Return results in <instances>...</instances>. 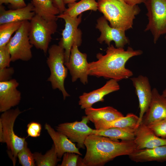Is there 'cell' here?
Instances as JSON below:
<instances>
[{"mask_svg": "<svg viewBox=\"0 0 166 166\" xmlns=\"http://www.w3.org/2000/svg\"><path fill=\"white\" fill-rule=\"evenodd\" d=\"M142 53L141 50H134L130 46L125 50L110 45L105 55L98 53L96 55L97 60L89 63V75L117 81L128 79L133 76V73L125 67L126 62L132 57Z\"/></svg>", "mask_w": 166, "mask_h": 166, "instance_id": "1", "label": "cell"}, {"mask_svg": "<svg viewBox=\"0 0 166 166\" xmlns=\"http://www.w3.org/2000/svg\"><path fill=\"white\" fill-rule=\"evenodd\" d=\"M86 151L83 159L79 157L77 165L102 166L116 157L128 156L136 149L134 140L115 141L96 134L89 135L85 142Z\"/></svg>", "mask_w": 166, "mask_h": 166, "instance_id": "2", "label": "cell"}, {"mask_svg": "<svg viewBox=\"0 0 166 166\" xmlns=\"http://www.w3.org/2000/svg\"><path fill=\"white\" fill-rule=\"evenodd\" d=\"M98 10L113 27L125 31L132 28L136 15L140 12L137 5L124 0H98Z\"/></svg>", "mask_w": 166, "mask_h": 166, "instance_id": "3", "label": "cell"}, {"mask_svg": "<svg viewBox=\"0 0 166 166\" xmlns=\"http://www.w3.org/2000/svg\"><path fill=\"white\" fill-rule=\"evenodd\" d=\"M47 64L50 71L47 81L51 83L53 89H58L62 94L64 99L70 96L64 87V81L68 69L65 65V50L59 45H52L48 49Z\"/></svg>", "mask_w": 166, "mask_h": 166, "instance_id": "4", "label": "cell"}, {"mask_svg": "<svg viewBox=\"0 0 166 166\" xmlns=\"http://www.w3.org/2000/svg\"><path fill=\"white\" fill-rule=\"evenodd\" d=\"M22 112L17 107L3 112L0 118L3 131L2 143L6 144L9 155L14 165L15 164L18 154L23 148L26 141L25 138L19 137L14 130L15 121Z\"/></svg>", "mask_w": 166, "mask_h": 166, "instance_id": "5", "label": "cell"}, {"mask_svg": "<svg viewBox=\"0 0 166 166\" xmlns=\"http://www.w3.org/2000/svg\"><path fill=\"white\" fill-rule=\"evenodd\" d=\"M57 20L47 21L35 14L30 21L29 37L31 44L46 54L52 35L57 28Z\"/></svg>", "mask_w": 166, "mask_h": 166, "instance_id": "6", "label": "cell"}, {"mask_svg": "<svg viewBox=\"0 0 166 166\" xmlns=\"http://www.w3.org/2000/svg\"><path fill=\"white\" fill-rule=\"evenodd\" d=\"M30 22L23 21L18 30L6 45L11 55V61L30 60L32 57L31 48L33 45L29 37Z\"/></svg>", "mask_w": 166, "mask_h": 166, "instance_id": "7", "label": "cell"}, {"mask_svg": "<svg viewBox=\"0 0 166 166\" xmlns=\"http://www.w3.org/2000/svg\"><path fill=\"white\" fill-rule=\"evenodd\" d=\"M148 22L144 31L150 30L156 43L160 37L166 34V0H146Z\"/></svg>", "mask_w": 166, "mask_h": 166, "instance_id": "8", "label": "cell"}, {"mask_svg": "<svg viewBox=\"0 0 166 166\" xmlns=\"http://www.w3.org/2000/svg\"><path fill=\"white\" fill-rule=\"evenodd\" d=\"M57 17L63 19L65 22V28L62 31V37L58 45L65 50V62H67L69 61L73 44L76 43L79 47L82 42V32L78 28L81 22L82 14L72 17L62 13Z\"/></svg>", "mask_w": 166, "mask_h": 166, "instance_id": "9", "label": "cell"}, {"mask_svg": "<svg viewBox=\"0 0 166 166\" xmlns=\"http://www.w3.org/2000/svg\"><path fill=\"white\" fill-rule=\"evenodd\" d=\"M89 121L86 116H84L80 121L61 123L56 127V129L65 135L73 142L77 143L79 148L84 149L86 138L89 135L94 134V129L87 125Z\"/></svg>", "mask_w": 166, "mask_h": 166, "instance_id": "10", "label": "cell"}, {"mask_svg": "<svg viewBox=\"0 0 166 166\" xmlns=\"http://www.w3.org/2000/svg\"><path fill=\"white\" fill-rule=\"evenodd\" d=\"M78 46L74 43L72 48L69 61L65 65L69 71L73 82L79 79L85 85L88 83L89 65L87 55L82 53L78 49Z\"/></svg>", "mask_w": 166, "mask_h": 166, "instance_id": "11", "label": "cell"}, {"mask_svg": "<svg viewBox=\"0 0 166 166\" xmlns=\"http://www.w3.org/2000/svg\"><path fill=\"white\" fill-rule=\"evenodd\" d=\"M96 28L101 33L97 39V41L100 43L104 42L109 46L111 42L113 41L116 47L123 48L129 43V40L126 36L125 31L111 27L104 16L97 19Z\"/></svg>", "mask_w": 166, "mask_h": 166, "instance_id": "12", "label": "cell"}, {"mask_svg": "<svg viewBox=\"0 0 166 166\" xmlns=\"http://www.w3.org/2000/svg\"><path fill=\"white\" fill-rule=\"evenodd\" d=\"M166 119V97L160 94L157 89H152V99L141 122L148 125L156 121Z\"/></svg>", "mask_w": 166, "mask_h": 166, "instance_id": "13", "label": "cell"}, {"mask_svg": "<svg viewBox=\"0 0 166 166\" xmlns=\"http://www.w3.org/2000/svg\"><path fill=\"white\" fill-rule=\"evenodd\" d=\"M19 83L14 79L0 82V112L7 111L18 105L21 93L17 89Z\"/></svg>", "mask_w": 166, "mask_h": 166, "instance_id": "14", "label": "cell"}, {"mask_svg": "<svg viewBox=\"0 0 166 166\" xmlns=\"http://www.w3.org/2000/svg\"><path fill=\"white\" fill-rule=\"evenodd\" d=\"M131 81L138 98L140 113L139 124L141 122L143 116L147 110L150 103L152 94V89L148 77L139 75L132 77Z\"/></svg>", "mask_w": 166, "mask_h": 166, "instance_id": "15", "label": "cell"}, {"mask_svg": "<svg viewBox=\"0 0 166 166\" xmlns=\"http://www.w3.org/2000/svg\"><path fill=\"white\" fill-rule=\"evenodd\" d=\"M118 81L110 79L101 87L89 93H84L79 97V105L81 109L92 107L95 103L104 101V97L114 92L119 90L120 86Z\"/></svg>", "mask_w": 166, "mask_h": 166, "instance_id": "16", "label": "cell"}, {"mask_svg": "<svg viewBox=\"0 0 166 166\" xmlns=\"http://www.w3.org/2000/svg\"><path fill=\"white\" fill-rule=\"evenodd\" d=\"M134 141L137 149L166 145V138L158 136L148 126L142 122L135 129Z\"/></svg>", "mask_w": 166, "mask_h": 166, "instance_id": "17", "label": "cell"}, {"mask_svg": "<svg viewBox=\"0 0 166 166\" xmlns=\"http://www.w3.org/2000/svg\"><path fill=\"white\" fill-rule=\"evenodd\" d=\"M45 129L51 137L55 147V151L59 158H61L67 152L75 153L82 155L75 144L64 134L55 131L49 124L46 123Z\"/></svg>", "mask_w": 166, "mask_h": 166, "instance_id": "18", "label": "cell"}, {"mask_svg": "<svg viewBox=\"0 0 166 166\" xmlns=\"http://www.w3.org/2000/svg\"><path fill=\"white\" fill-rule=\"evenodd\" d=\"M35 14L32 3L23 7L6 10L2 5L0 6V25L16 22L30 21Z\"/></svg>", "mask_w": 166, "mask_h": 166, "instance_id": "19", "label": "cell"}, {"mask_svg": "<svg viewBox=\"0 0 166 166\" xmlns=\"http://www.w3.org/2000/svg\"><path fill=\"white\" fill-rule=\"evenodd\" d=\"M128 156L131 160L137 163L153 161L163 162L166 161V145L136 149Z\"/></svg>", "mask_w": 166, "mask_h": 166, "instance_id": "20", "label": "cell"}, {"mask_svg": "<svg viewBox=\"0 0 166 166\" xmlns=\"http://www.w3.org/2000/svg\"><path fill=\"white\" fill-rule=\"evenodd\" d=\"M85 114L89 121L96 125L105 122L113 121L124 115L113 107L108 106L99 108L85 109Z\"/></svg>", "mask_w": 166, "mask_h": 166, "instance_id": "21", "label": "cell"}, {"mask_svg": "<svg viewBox=\"0 0 166 166\" xmlns=\"http://www.w3.org/2000/svg\"><path fill=\"white\" fill-rule=\"evenodd\" d=\"M34 11L38 15L47 21L57 20L59 10L53 0H31Z\"/></svg>", "mask_w": 166, "mask_h": 166, "instance_id": "22", "label": "cell"}, {"mask_svg": "<svg viewBox=\"0 0 166 166\" xmlns=\"http://www.w3.org/2000/svg\"><path fill=\"white\" fill-rule=\"evenodd\" d=\"M139 117L133 113H128L113 121L103 122L94 126L97 130L113 128L136 129L139 125Z\"/></svg>", "mask_w": 166, "mask_h": 166, "instance_id": "23", "label": "cell"}, {"mask_svg": "<svg viewBox=\"0 0 166 166\" xmlns=\"http://www.w3.org/2000/svg\"><path fill=\"white\" fill-rule=\"evenodd\" d=\"M135 129L132 128H113L100 130L94 129L93 133L109 137L115 141H119V140L132 141L134 139Z\"/></svg>", "mask_w": 166, "mask_h": 166, "instance_id": "24", "label": "cell"}, {"mask_svg": "<svg viewBox=\"0 0 166 166\" xmlns=\"http://www.w3.org/2000/svg\"><path fill=\"white\" fill-rule=\"evenodd\" d=\"M68 8L63 13L71 17H77L87 11H96L98 10V3L96 0H81L67 4Z\"/></svg>", "mask_w": 166, "mask_h": 166, "instance_id": "25", "label": "cell"}, {"mask_svg": "<svg viewBox=\"0 0 166 166\" xmlns=\"http://www.w3.org/2000/svg\"><path fill=\"white\" fill-rule=\"evenodd\" d=\"M33 155L36 165L38 166H55L60 160L58 157L53 144L51 148L45 154L35 152Z\"/></svg>", "mask_w": 166, "mask_h": 166, "instance_id": "26", "label": "cell"}, {"mask_svg": "<svg viewBox=\"0 0 166 166\" xmlns=\"http://www.w3.org/2000/svg\"><path fill=\"white\" fill-rule=\"evenodd\" d=\"M22 22H10L0 25V48L7 44L12 34L19 28Z\"/></svg>", "mask_w": 166, "mask_h": 166, "instance_id": "27", "label": "cell"}, {"mask_svg": "<svg viewBox=\"0 0 166 166\" xmlns=\"http://www.w3.org/2000/svg\"><path fill=\"white\" fill-rule=\"evenodd\" d=\"M20 164L22 166H35L33 153H32L27 147V143L26 141L23 148L17 155Z\"/></svg>", "mask_w": 166, "mask_h": 166, "instance_id": "28", "label": "cell"}, {"mask_svg": "<svg viewBox=\"0 0 166 166\" xmlns=\"http://www.w3.org/2000/svg\"><path fill=\"white\" fill-rule=\"evenodd\" d=\"M148 126L158 136L166 138V119L155 122Z\"/></svg>", "mask_w": 166, "mask_h": 166, "instance_id": "29", "label": "cell"}, {"mask_svg": "<svg viewBox=\"0 0 166 166\" xmlns=\"http://www.w3.org/2000/svg\"><path fill=\"white\" fill-rule=\"evenodd\" d=\"M79 155L75 153L67 152L63 155V160L60 166H76L77 165Z\"/></svg>", "mask_w": 166, "mask_h": 166, "instance_id": "30", "label": "cell"}, {"mask_svg": "<svg viewBox=\"0 0 166 166\" xmlns=\"http://www.w3.org/2000/svg\"><path fill=\"white\" fill-rule=\"evenodd\" d=\"M11 61V55L7 45L0 48V69L9 67Z\"/></svg>", "mask_w": 166, "mask_h": 166, "instance_id": "31", "label": "cell"}, {"mask_svg": "<svg viewBox=\"0 0 166 166\" xmlns=\"http://www.w3.org/2000/svg\"><path fill=\"white\" fill-rule=\"evenodd\" d=\"M14 72V68L12 67H9L0 69V82L10 80Z\"/></svg>", "mask_w": 166, "mask_h": 166, "instance_id": "32", "label": "cell"}, {"mask_svg": "<svg viewBox=\"0 0 166 166\" xmlns=\"http://www.w3.org/2000/svg\"><path fill=\"white\" fill-rule=\"evenodd\" d=\"M9 4L14 9L22 8L27 4L24 0H0V5Z\"/></svg>", "mask_w": 166, "mask_h": 166, "instance_id": "33", "label": "cell"}, {"mask_svg": "<svg viewBox=\"0 0 166 166\" xmlns=\"http://www.w3.org/2000/svg\"><path fill=\"white\" fill-rule=\"evenodd\" d=\"M54 3L59 10L60 14L63 13L66 8L63 0H53Z\"/></svg>", "mask_w": 166, "mask_h": 166, "instance_id": "34", "label": "cell"}, {"mask_svg": "<svg viewBox=\"0 0 166 166\" xmlns=\"http://www.w3.org/2000/svg\"><path fill=\"white\" fill-rule=\"evenodd\" d=\"M27 132L28 136L33 137H36L39 136L41 133L29 126H27Z\"/></svg>", "mask_w": 166, "mask_h": 166, "instance_id": "35", "label": "cell"}, {"mask_svg": "<svg viewBox=\"0 0 166 166\" xmlns=\"http://www.w3.org/2000/svg\"><path fill=\"white\" fill-rule=\"evenodd\" d=\"M27 126L30 127L38 132L41 133L42 130V125L39 123L32 122L28 124Z\"/></svg>", "mask_w": 166, "mask_h": 166, "instance_id": "36", "label": "cell"}, {"mask_svg": "<svg viewBox=\"0 0 166 166\" xmlns=\"http://www.w3.org/2000/svg\"><path fill=\"white\" fill-rule=\"evenodd\" d=\"M127 3L132 5H137L142 3H144L146 0H124Z\"/></svg>", "mask_w": 166, "mask_h": 166, "instance_id": "37", "label": "cell"}, {"mask_svg": "<svg viewBox=\"0 0 166 166\" xmlns=\"http://www.w3.org/2000/svg\"><path fill=\"white\" fill-rule=\"evenodd\" d=\"M77 0H63V1L65 4H68L75 2Z\"/></svg>", "mask_w": 166, "mask_h": 166, "instance_id": "38", "label": "cell"}, {"mask_svg": "<svg viewBox=\"0 0 166 166\" xmlns=\"http://www.w3.org/2000/svg\"><path fill=\"white\" fill-rule=\"evenodd\" d=\"M162 94L166 97V87L163 91Z\"/></svg>", "mask_w": 166, "mask_h": 166, "instance_id": "39", "label": "cell"}, {"mask_svg": "<svg viewBox=\"0 0 166 166\" xmlns=\"http://www.w3.org/2000/svg\"><path fill=\"white\" fill-rule=\"evenodd\" d=\"M165 38L166 39V36L165 37Z\"/></svg>", "mask_w": 166, "mask_h": 166, "instance_id": "40", "label": "cell"}]
</instances>
